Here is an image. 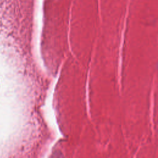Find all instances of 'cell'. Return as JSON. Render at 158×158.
I'll use <instances>...</instances> for the list:
<instances>
[{"label":"cell","instance_id":"6da1fadb","mask_svg":"<svg viewBox=\"0 0 158 158\" xmlns=\"http://www.w3.org/2000/svg\"><path fill=\"white\" fill-rule=\"evenodd\" d=\"M18 50H19V49H18ZM22 54H23V53H22ZM24 55H25V54H24ZM27 57H28V56H27ZM29 58H30V57H29ZM31 59H32V58H31Z\"/></svg>","mask_w":158,"mask_h":158}]
</instances>
